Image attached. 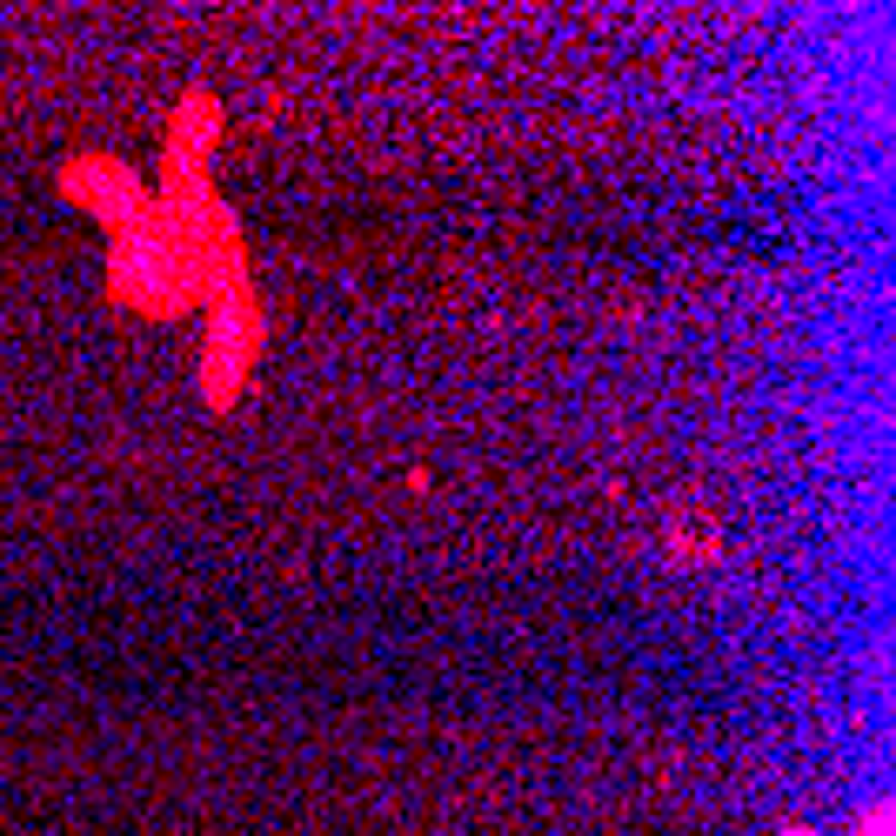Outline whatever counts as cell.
<instances>
[{"label":"cell","instance_id":"obj_1","mask_svg":"<svg viewBox=\"0 0 896 836\" xmlns=\"http://www.w3.org/2000/svg\"><path fill=\"white\" fill-rule=\"evenodd\" d=\"M248 328H254L248 294L227 288V302L215 315V342H208V402H227V395H235L241 368H248Z\"/></svg>","mask_w":896,"mask_h":836}]
</instances>
